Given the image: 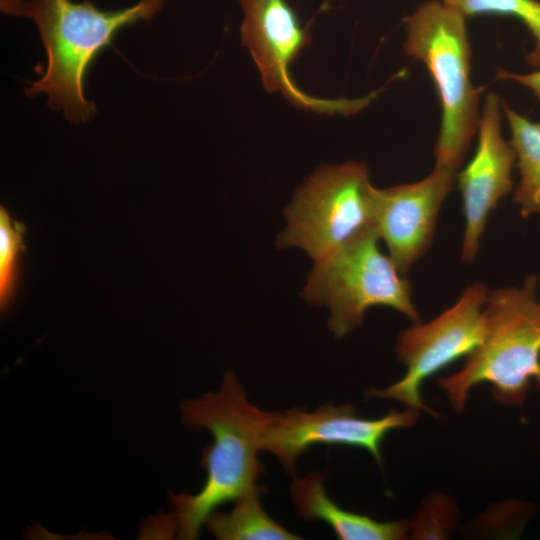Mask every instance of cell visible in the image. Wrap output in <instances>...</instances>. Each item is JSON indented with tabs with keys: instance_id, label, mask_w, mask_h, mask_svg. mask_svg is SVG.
I'll use <instances>...</instances> for the list:
<instances>
[{
	"instance_id": "cell-1",
	"label": "cell",
	"mask_w": 540,
	"mask_h": 540,
	"mask_svg": "<svg viewBox=\"0 0 540 540\" xmlns=\"http://www.w3.org/2000/svg\"><path fill=\"white\" fill-rule=\"evenodd\" d=\"M180 415L187 428L205 429L213 437V443L202 451L204 485L195 494L169 496L177 537L193 540L219 506L258 484L264 466L257 455L268 412L251 404L234 373L227 371L217 391L182 401Z\"/></svg>"
},
{
	"instance_id": "cell-2",
	"label": "cell",
	"mask_w": 540,
	"mask_h": 540,
	"mask_svg": "<svg viewBox=\"0 0 540 540\" xmlns=\"http://www.w3.org/2000/svg\"><path fill=\"white\" fill-rule=\"evenodd\" d=\"M165 0H140L119 10L98 9L90 0H0L4 14L26 17L38 28L47 53L46 72L25 89L27 96L45 93L51 109L80 124L96 114L84 96V78L95 56L116 32L138 21H150Z\"/></svg>"
},
{
	"instance_id": "cell-3",
	"label": "cell",
	"mask_w": 540,
	"mask_h": 540,
	"mask_svg": "<svg viewBox=\"0 0 540 540\" xmlns=\"http://www.w3.org/2000/svg\"><path fill=\"white\" fill-rule=\"evenodd\" d=\"M538 278L489 291L485 335L461 370L440 378L452 407L461 412L470 390L487 382L498 403L521 405L535 383L540 389V300Z\"/></svg>"
},
{
	"instance_id": "cell-4",
	"label": "cell",
	"mask_w": 540,
	"mask_h": 540,
	"mask_svg": "<svg viewBox=\"0 0 540 540\" xmlns=\"http://www.w3.org/2000/svg\"><path fill=\"white\" fill-rule=\"evenodd\" d=\"M466 18L438 0L421 4L405 18L404 51L425 64L441 103L435 165L454 171L460 167L481 118L479 91L470 78L471 50Z\"/></svg>"
},
{
	"instance_id": "cell-5",
	"label": "cell",
	"mask_w": 540,
	"mask_h": 540,
	"mask_svg": "<svg viewBox=\"0 0 540 540\" xmlns=\"http://www.w3.org/2000/svg\"><path fill=\"white\" fill-rule=\"evenodd\" d=\"M379 235L367 227L325 258L315 262L303 297L330 311L328 326L336 337L359 327L367 309L392 308L419 322L412 286L388 255L381 252Z\"/></svg>"
},
{
	"instance_id": "cell-6",
	"label": "cell",
	"mask_w": 540,
	"mask_h": 540,
	"mask_svg": "<svg viewBox=\"0 0 540 540\" xmlns=\"http://www.w3.org/2000/svg\"><path fill=\"white\" fill-rule=\"evenodd\" d=\"M374 187L363 163L347 162L315 172L286 208L279 247H298L315 262L372 226Z\"/></svg>"
},
{
	"instance_id": "cell-7",
	"label": "cell",
	"mask_w": 540,
	"mask_h": 540,
	"mask_svg": "<svg viewBox=\"0 0 540 540\" xmlns=\"http://www.w3.org/2000/svg\"><path fill=\"white\" fill-rule=\"evenodd\" d=\"M488 294L487 287L476 282L439 316L424 324L416 322L404 330L399 335L396 352L398 360L406 366V373L399 381L381 390L371 389L367 395L399 401L408 408L434 414L421 398V385L481 344Z\"/></svg>"
},
{
	"instance_id": "cell-8",
	"label": "cell",
	"mask_w": 540,
	"mask_h": 540,
	"mask_svg": "<svg viewBox=\"0 0 540 540\" xmlns=\"http://www.w3.org/2000/svg\"><path fill=\"white\" fill-rule=\"evenodd\" d=\"M419 410H392L377 419H365L355 414L347 403L325 404L315 411L293 408L268 412L261 433V451L272 453L289 473L295 472L298 457L315 444L347 445L368 451L382 464L381 444L395 429L413 425Z\"/></svg>"
},
{
	"instance_id": "cell-9",
	"label": "cell",
	"mask_w": 540,
	"mask_h": 540,
	"mask_svg": "<svg viewBox=\"0 0 540 540\" xmlns=\"http://www.w3.org/2000/svg\"><path fill=\"white\" fill-rule=\"evenodd\" d=\"M243 11L241 35L269 92H281L295 106L323 113L352 114L376 96L323 100L298 89L290 78L289 64L310 38L286 0H238Z\"/></svg>"
},
{
	"instance_id": "cell-10",
	"label": "cell",
	"mask_w": 540,
	"mask_h": 540,
	"mask_svg": "<svg viewBox=\"0 0 540 540\" xmlns=\"http://www.w3.org/2000/svg\"><path fill=\"white\" fill-rule=\"evenodd\" d=\"M456 178L457 171L435 165L418 182L374 187L372 226L403 275L428 250L441 205Z\"/></svg>"
},
{
	"instance_id": "cell-11",
	"label": "cell",
	"mask_w": 540,
	"mask_h": 540,
	"mask_svg": "<svg viewBox=\"0 0 540 540\" xmlns=\"http://www.w3.org/2000/svg\"><path fill=\"white\" fill-rule=\"evenodd\" d=\"M500 101L488 93L478 126V144L472 160L457 176L465 218L461 257L472 263L479 251L491 212L513 187L515 151L501 135Z\"/></svg>"
},
{
	"instance_id": "cell-12",
	"label": "cell",
	"mask_w": 540,
	"mask_h": 540,
	"mask_svg": "<svg viewBox=\"0 0 540 540\" xmlns=\"http://www.w3.org/2000/svg\"><path fill=\"white\" fill-rule=\"evenodd\" d=\"M291 497L302 518L326 522L341 540H402L410 535L409 521L381 522L341 508L328 496L322 473L295 477Z\"/></svg>"
},
{
	"instance_id": "cell-13",
	"label": "cell",
	"mask_w": 540,
	"mask_h": 540,
	"mask_svg": "<svg viewBox=\"0 0 540 540\" xmlns=\"http://www.w3.org/2000/svg\"><path fill=\"white\" fill-rule=\"evenodd\" d=\"M266 487H255L235 499L229 512L214 511L205 521L208 531L219 540H300L274 521L263 509L261 498Z\"/></svg>"
},
{
	"instance_id": "cell-14",
	"label": "cell",
	"mask_w": 540,
	"mask_h": 540,
	"mask_svg": "<svg viewBox=\"0 0 540 540\" xmlns=\"http://www.w3.org/2000/svg\"><path fill=\"white\" fill-rule=\"evenodd\" d=\"M501 103L511 131L509 142L515 151L520 173L514 202L520 214L529 217L540 213V123L517 113L505 101Z\"/></svg>"
},
{
	"instance_id": "cell-15",
	"label": "cell",
	"mask_w": 540,
	"mask_h": 540,
	"mask_svg": "<svg viewBox=\"0 0 540 540\" xmlns=\"http://www.w3.org/2000/svg\"><path fill=\"white\" fill-rule=\"evenodd\" d=\"M465 17L495 14L513 16L530 30L535 47L527 56L528 63L540 67V1L538 0H441Z\"/></svg>"
},
{
	"instance_id": "cell-16",
	"label": "cell",
	"mask_w": 540,
	"mask_h": 540,
	"mask_svg": "<svg viewBox=\"0 0 540 540\" xmlns=\"http://www.w3.org/2000/svg\"><path fill=\"white\" fill-rule=\"evenodd\" d=\"M457 509L446 495L436 493L422 504L415 519L410 522V536L415 539H445L457 521Z\"/></svg>"
},
{
	"instance_id": "cell-17",
	"label": "cell",
	"mask_w": 540,
	"mask_h": 540,
	"mask_svg": "<svg viewBox=\"0 0 540 540\" xmlns=\"http://www.w3.org/2000/svg\"><path fill=\"white\" fill-rule=\"evenodd\" d=\"M26 227L12 220L5 208H0V303L5 308L15 283L16 263L25 249L23 235Z\"/></svg>"
},
{
	"instance_id": "cell-18",
	"label": "cell",
	"mask_w": 540,
	"mask_h": 540,
	"mask_svg": "<svg viewBox=\"0 0 540 540\" xmlns=\"http://www.w3.org/2000/svg\"><path fill=\"white\" fill-rule=\"evenodd\" d=\"M497 77L499 79L512 80L522 86L527 87L540 101V70L527 74H516L505 70H499Z\"/></svg>"
}]
</instances>
